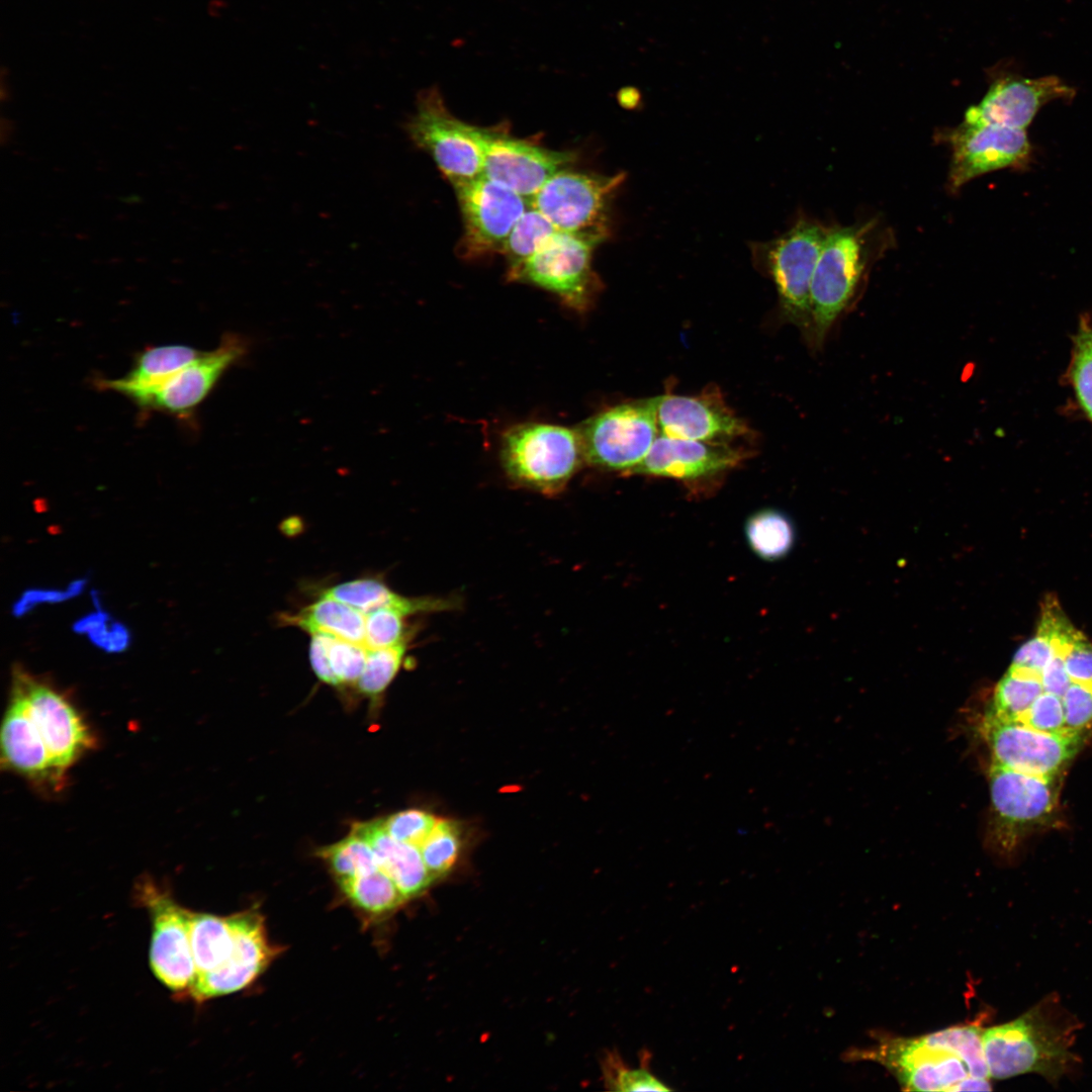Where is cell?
<instances>
[{"label":"cell","mask_w":1092,"mask_h":1092,"mask_svg":"<svg viewBox=\"0 0 1092 1092\" xmlns=\"http://www.w3.org/2000/svg\"><path fill=\"white\" fill-rule=\"evenodd\" d=\"M1059 1003L1045 998L1020 1017L985 1029L983 1045L990 1077L1035 1073L1057 1084L1076 1061V1024Z\"/></svg>","instance_id":"6da1fadb"},{"label":"cell","mask_w":1092,"mask_h":1092,"mask_svg":"<svg viewBox=\"0 0 1092 1092\" xmlns=\"http://www.w3.org/2000/svg\"><path fill=\"white\" fill-rule=\"evenodd\" d=\"M873 220L830 228L813 274L809 343L821 348L831 328L854 300L872 259Z\"/></svg>","instance_id":"7a4b0ae2"},{"label":"cell","mask_w":1092,"mask_h":1092,"mask_svg":"<svg viewBox=\"0 0 1092 1092\" xmlns=\"http://www.w3.org/2000/svg\"><path fill=\"white\" fill-rule=\"evenodd\" d=\"M500 461L517 485L553 495L565 488L585 458L577 429L522 423L504 433Z\"/></svg>","instance_id":"3957f363"},{"label":"cell","mask_w":1092,"mask_h":1092,"mask_svg":"<svg viewBox=\"0 0 1092 1092\" xmlns=\"http://www.w3.org/2000/svg\"><path fill=\"white\" fill-rule=\"evenodd\" d=\"M1061 776L1038 777L991 761L989 841L1010 853L1031 833L1051 826L1059 812Z\"/></svg>","instance_id":"277c9868"},{"label":"cell","mask_w":1092,"mask_h":1092,"mask_svg":"<svg viewBox=\"0 0 1092 1092\" xmlns=\"http://www.w3.org/2000/svg\"><path fill=\"white\" fill-rule=\"evenodd\" d=\"M830 228L799 218L780 237L756 245L753 253L772 278L784 317L810 341V289L813 274Z\"/></svg>","instance_id":"5b68a950"},{"label":"cell","mask_w":1092,"mask_h":1092,"mask_svg":"<svg viewBox=\"0 0 1092 1092\" xmlns=\"http://www.w3.org/2000/svg\"><path fill=\"white\" fill-rule=\"evenodd\" d=\"M657 396L630 400L596 414L577 429L585 463L607 471L631 472L659 435Z\"/></svg>","instance_id":"8992f818"},{"label":"cell","mask_w":1092,"mask_h":1092,"mask_svg":"<svg viewBox=\"0 0 1092 1092\" xmlns=\"http://www.w3.org/2000/svg\"><path fill=\"white\" fill-rule=\"evenodd\" d=\"M597 242L557 231L531 258L508 269V279L530 283L556 295L567 307L588 310L601 290L592 260Z\"/></svg>","instance_id":"52a82bcc"},{"label":"cell","mask_w":1092,"mask_h":1092,"mask_svg":"<svg viewBox=\"0 0 1092 1092\" xmlns=\"http://www.w3.org/2000/svg\"><path fill=\"white\" fill-rule=\"evenodd\" d=\"M625 174L600 176L565 168L551 176L530 204L557 231L597 242L609 235V205Z\"/></svg>","instance_id":"ba28073f"},{"label":"cell","mask_w":1092,"mask_h":1092,"mask_svg":"<svg viewBox=\"0 0 1092 1092\" xmlns=\"http://www.w3.org/2000/svg\"><path fill=\"white\" fill-rule=\"evenodd\" d=\"M411 141L427 152L453 186L482 176L476 126L456 118L436 87L420 92L414 114L404 124Z\"/></svg>","instance_id":"9c48e42d"},{"label":"cell","mask_w":1092,"mask_h":1092,"mask_svg":"<svg viewBox=\"0 0 1092 1092\" xmlns=\"http://www.w3.org/2000/svg\"><path fill=\"white\" fill-rule=\"evenodd\" d=\"M981 728L992 761L1020 772L1045 778L1061 776L1088 736L1087 732L1075 730L1045 733L988 712Z\"/></svg>","instance_id":"30bf717a"},{"label":"cell","mask_w":1092,"mask_h":1092,"mask_svg":"<svg viewBox=\"0 0 1092 1092\" xmlns=\"http://www.w3.org/2000/svg\"><path fill=\"white\" fill-rule=\"evenodd\" d=\"M134 893L152 918L149 957L153 974L171 991L186 995L196 979L189 937V910L149 877L136 883Z\"/></svg>","instance_id":"8fae6325"},{"label":"cell","mask_w":1092,"mask_h":1092,"mask_svg":"<svg viewBox=\"0 0 1092 1092\" xmlns=\"http://www.w3.org/2000/svg\"><path fill=\"white\" fill-rule=\"evenodd\" d=\"M12 687L22 695L54 767L65 780L67 770L96 746L95 735L73 703L49 684L16 668Z\"/></svg>","instance_id":"7c38bea8"},{"label":"cell","mask_w":1092,"mask_h":1092,"mask_svg":"<svg viewBox=\"0 0 1092 1092\" xmlns=\"http://www.w3.org/2000/svg\"><path fill=\"white\" fill-rule=\"evenodd\" d=\"M463 221L457 252L464 259L502 253L530 202L507 186L480 176L454 186Z\"/></svg>","instance_id":"4fadbf2b"},{"label":"cell","mask_w":1092,"mask_h":1092,"mask_svg":"<svg viewBox=\"0 0 1092 1092\" xmlns=\"http://www.w3.org/2000/svg\"><path fill=\"white\" fill-rule=\"evenodd\" d=\"M940 138L950 149L947 187L951 192L983 174L1026 167L1031 158L1025 129L963 121Z\"/></svg>","instance_id":"5bb4252c"},{"label":"cell","mask_w":1092,"mask_h":1092,"mask_svg":"<svg viewBox=\"0 0 1092 1092\" xmlns=\"http://www.w3.org/2000/svg\"><path fill=\"white\" fill-rule=\"evenodd\" d=\"M1075 95V88L1056 75L1029 78L1013 70L1011 64L998 65L990 73L987 93L968 108L964 121L1026 129L1043 105L1069 101Z\"/></svg>","instance_id":"9a60e30c"},{"label":"cell","mask_w":1092,"mask_h":1092,"mask_svg":"<svg viewBox=\"0 0 1092 1092\" xmlns=\"http://www.w3.org/2000/svg\"><path fill=\"white\" fill-rule=\"evenodd\" d=\"M482 154V175L512 189L529 202L555 173L574 161L570 152L553 151L489 128H475Z\"/></svg>","instance_id":"2e32d148"},{"label":"cell","mask_w":1092,"mask_h":1092,"mask_svg":"<svg viewBox=\"0 0 1092 1092\" xmlns=\"http://www.w3.org/2000/svg\"><path fill=\"white\" fill-rule=\"evenodd\" d=\"M248 348L241 335L228 333L214 350L200 353L135 403L144 410L186 418L205 399L222 374L246 355Z\"/></svg>","instance_id":"e0dca14e"},{"label":"cell","mask_w":1092,"mask_h":1092,"mask_svg":"<svg viewBox=\"0 0 1092 1092\" xmlns=\"http://www.w3.org/2000/svg\"><path fill=\"white\" fill-rule=\"evenodd\" d=\"M235 945L215 970L198 975L186 994L196 1002L238 992L252 984L278 954L270 943L263 917L255 911L233 915Z\"/></svg>","instance_id":"ac0fdd59"},{"label":"cell","mask_w":1092,"mask_h":1092,"mask_svg":"<svg viewBox=\"0 0 1092 1092\" xmlns=\"http://www.w3.org/2000/svg\"><path fill=\"white\" fill-rule=\"evenodd\" d=\"M657 398L659 434L728 444L749 432L745 422L725 403L718 389L705 390L699 395L664 394Z\"/></svg>","instance_id":"d6986e66"},{"label":"cell","mask_w":1092,"mask_h":1092,"mask_svg":"<svg viewBox=\"0 0 1092 1092\" xmlns=\"http://www.w3.org/2000/svg\"><path fill=\"white\" fill-rule=\"evenodd\" d=\"M867 1054L887 1067L908 1091H951L970 1076L959 1057L929 1046L921 1036L888 1039Z\"/></svg>","instance_id":"ffe728a7"},{"label":"cell","mask_w":1092,"mask_h":1092,"mask_svg":"<svg viewBox=\"0 0 1092 1092\" xmlns=\"http://www.w3.org/2000/svg\"><path fill=\"white\" fill-rule=\"evenodd\" d=\"M747 452L727 443L672 438L659 434L644 460L631 474L695 481L734 468Z\"/></svg>","instance_id":"44dd1931"},{"label":"cell","mask_w":1092,"mask_h":1092,"mask_svg":"<svg viewBox=\"0 0 1092 1092\" xmlns=\"http://www.w3.org/2000/svg\"><path fill=\"white\" fill-rule=\"evenodd\" d=\"M1 751L6 767L32 784L55 791L64 787L22 695L12 686L1 727Z\"/></svg>","instance_id":"7402d4cb"},{"label":"cell","mask_w":1092,"mask_h":1092,"mask_svg":"<svg viewBox=\"0 0 1092 1092\" xmlns=\"http://www.w3.org/2000/svg\"><path fill=\"white\" fill-rule=\"evenodd\" d=\"M352 831L369 843L379 868L392 879L406 899L420 896L435 881L420 848L393 838L384 828L382 819L355 823Z\"/></svg>","instance_id":"603a6c76"},{"label":"cell","mask_w":1092,"mask_h":1092,"mask_svg":"<svg viewBox=\"0 0 1092 1092\" xmlns=\"http://www.w3.org/2000/svg\"><path fill=\"white\" fill-rule=\"evenodd\" d=\"M200 353L193 347L181 344L148 347L135 357L124 376L97 379V386L118 392L135 402L165 383Z\"/></svg>","instance_id":"cb8c5ba5"},{"label":"cell","mask_w":1092,"mask_h":1092,"mask_svg":"<svg viewBox=\"0 0 1092 1092\" xmlns=\"http://www.w3.org/2000/svg\"><path fill=\"white\" fill-rule=\"evenodd\" d=\"M363 614L378 609H391L404 616L448 611L454 609V601L442 598H408L390 589L385 583L373 578H360L333 585L322 592Z\"/></svg>","instance_id":"d4e9b609"},{"label":"cell","mask_w":1092,"mask_h":1092,"mask_svg":"<svg viewBox=\"0 0 1092 1092\" xmlns=\"http://www.w3.org/2000/svg\"><path fill=\"white\" fill-rule=\"evenodd\" d=\"M366 615L329 597H323L288 616L286 622L312 634L332 637L365 645Z\"/></svg>","instance_id":"484cf974"},{"label":"cell","mask_w":1092,"mask_h":1092,"mask_svg":"<svg viewBox=\"0 0 1092 1092\" xmlns=\"http://www.w3.org/2000/svg\"><path fill=\"white\" fill-rule=\"evenodd\" d=\"M189 937L196 977L215 970L230 958L235 945L233 915L189 911Z\"/></svg>","instance_id":"4316f807"},{"label":"cell","mask_w":1092,"mask_h":1092,"mask_svg":"<svg viewBox=\"0 0 1092 1092\" xmlns=\"http://www.w3.org/2000/svg\"><path fill=\"white\" fill-rule=\"evenodd\" d=\"M744 533L750 549L766 561H776L787 556L796 539L792 520L775 509L759 510L749 516L745 522Z\"/></svg>","instance_id":"83f0119b"},{"label":"cell","mask_w":1092,"mask_h":1092,"mask_svg":"<svg viewBox=\"0 0 1092 1092\" xmlns=\"http://www.w3.org/2000/svg\"><path fill=\"white\" fill-rule=\"evenodd\" d=\"M338 883L349 902L365 914L380 916L391 913L406 900L381 869Z\"/></svg>","instance_id":"f1b7e54d"},{"label":"cell","mask_w":1092,"mask_h":1092,"mask_svg":"<svg viewBox=\"0 0 1092 1092\" xmlns=\"http://www.w3.org/2000/svg\"><path fill=\"white\" fill-rule=\"evenodd\" d=\"M1042 692L1039 676L1009 667L995 688L988 713L1018 721Z\"/></svg>","instance_id":"f546056e"},{"label":"cell","mask_w":1092,"mask_h":1092,"mask_svg":"<svg viewBox=\"0 0 1092 1092\" xmlns=\"http://www.w3.org/2000/svg\"><path fill=\"white\" fill-rule=\"evenodd\" d=\"M979 1025L948 1027L924 1036L929 1046L949 1052L967 1066L970 1076L990 1078L983 1045V1032Z\"/></svg>","instance_id":"4dcf8cb0"},{"label":"cell","mask_w":1092,"mask_h":1092,"mask_svg":"<svg viewBox=\"0 0 1092 1092\" xmlns=\"http://www.w3.org/2000/svg\"><path fill=\"white\" fill-rule=\"evenodd\" d=\"M1067 379L1078 405L1092 424V317L1083 315L1073 336Z\"/></svg>","instance_id":"1f68e13d"},{"label":"cell","mask_w":1092,"mask_h":1092,"mask_svg":"<svg viewBox=\"0 0 1092 1092\" xmlns=\"http://www.w3.org/2000/svg\"><path fill=\"white\" fill-rule=\"evenodd\" d=\"M556 228L531 204L519 218L503 249L509 268L531 258L555 233Z\"/></svg>","instance_id":"d6a6232c"},{"label":"cell","mask_w":1092,"mask_h":1092,"mask_svg":"<svg viewBox=\"0 0 1092 1092\" xmlns=\"http://www.w3.org/2000/svg\"><path fill=\"white\" fill-rule=\"evenodd\" d=\"M318 855L327 862L337 881L380 869L369 843L353 831L344 839L321 848Z\"/></svg>","instance_id":"836d02e7"},{"label":"cell","mask_w":1092,"mask_h":1092,"mask_svg":"<svg viewBox=\"0 0 1092 1092\" xmlns=\"http://www.w3.org/2000/svg\"><path fill=\"white\" fill-rule=\"evenodd\" d=\"M460 844L459 827L452 821L438 819L419 846L424 862L435 880L452 869L458 857Z\"/></svg>","instance_id":"e575fe53"},{"label":"cell","mask_w":1092,"mask_h":1092,"mask_svg":"<svg viewBox=\"0 0 1092 1092\" xmlns=\"http://www.w3.org/2000/svg\"><path fill=\"white\" fill-rule=\"evenodd\" d=\"M406 647L405 640L390 647L368 648L363 672L356 682L358 691L369 697L380 695L399 670Z\"/></svg>","instance_id":"d590c367"},{"label":"cell","mask_w":1092,"mask_h":1092,"mask_svg":"<svg viewBox=\"0 0 1092 1092\" xmlns=\"http://www.w3.org/2000/svg\"><path fill=\"white\" fill-rule=\"evenodd\" d=\"M649 1053L641 1054V1066L629 1069L614 1053L605 1059L604 1076L606 1085L616 1091H669L670 1088L659 1081L649 1071Z\"/></svg>","instance_id":"8d00e7d4"},{"label":"cell","mask_w":1092,"mask_h":1092,"mask_svg":"<svg viewBox=\"0 0 1092 1092\" xmlns=\"http://www.w3.org/2000/svg\"><path fill=\"white\" fill-rule=\"evenodd\" d=\"M405 617L391 609H378L366 614L365 646L378 649L405 641Z\"/></svg>","instance_id":"74e56055"},{"label":"cell","mask_w":1092,"mask_h":1092,"mask_svg":"<svg viewBox=\"0 0 1092 1092\" xmlns=\"http://www.w3.org/2000/svg\"><path fill=\"white\" fill-rule=\"evenodd\" d=\"M367 649L363 644L335 637L332 639L329 646V659L340 686L356 685L366 663Z\"/></svg>","instance_id":"f35d334b"},{"label":"cell","mask_w":1092,"mask_h":1092,"mask_svg":"<svg viewBox=\"0 0 1092 1092\" xmlns=\"http://www.w3.org/2000/svg\"><path fill=\"white\" fill-rule=\"evenodd\" d=\"M430 813L408 809L382 819L386 831L396 840L420 846L437 822Z\"/></svg>","instance_id":"ab89813d"},{"label":"cell","mask_w":1092,"mask_h":1092,"mask_svg":"<svg viewBox=\"0 0 1092 1092\" xmlns=\"http://www.w3.org/2000/svg\"><path fill=\"white\" fill-rule=\"evenodd\" d=\"M1017 722L1045 733L1071 730L1066 725L1062 697L1048 692H1042Z\"/></svg>","instance_id":"60d3db41"},{"label":"cell","mask_w":1092,"mask_h":1092,"mask_svg":"<svg viewBox=\"0 0 1092 1092\" xmlns=\"http://www.w3.org/2000/svg\"><path fill=\"white\" fill-rule=\"evenodd\" d=\"M1062 701L1069 729L1087 732L1092 728V684L1071 681Z\"/></svg>","instance_id":"b9f144b4"},{"label":"cell","mask_w":1092,"mask_h":1092,"mask_svg":"<svg viewBox=\"0 0 1092 1092\" xmlns=\"http://www.w3.org/2000/svg\"><path fill=\"white\" fill-rule=\"evenodd\" d=\"M1072 681L1092 684V642L1080 631L1064 652Z\"/></svg>","instance_id":"7bdbcfd3"},{"label":"cell","mask_w":1092,"mask_h":1092,"mask_svg":"<svg viewBox=\"0 0 1092 1092\" xmlns=\"http://www.w3.org/2000/svg\"><path fill=\"white\" fill-rule=\"evenodd\" d=\"M333 638L327 634H312L309 644V659L312 669L320 680L338 687L340 682L331 667L329 659V646Z\"/></svg>","instance_id":"ee69618b"},{"label":"cell","mask_w":1092,"mask_h":1092,"mask_svg":"<svg viewBox=\"0 0 1092 1092\" xmlns=\"http://www.w3.org/2000/svg\"><path fill=\"white\" fill-rule=\"evenodd\" d=\"M1039 677L1043 692L1060 697L1063 696L1072 680L1067 672L1064 655L1061 651H1058L1045 664Z\"/></svg>","instance_id":"f6af8a7d"},{"label":"cell","mask_w":1092,"mask_h":1092,"mask_svg":"<svg viewBox=\"0 0 1092 1092\" xmlns=\"http://www.w3.org/2000/svg\"><path fill=\"white\" fill-rule=\"evenodd\" d=\"M991 1089L989 1079L969 1076L958 1083L951 1091H987Z\"/></svg>","instance_id":"bcb514c9"}]
</instances>
